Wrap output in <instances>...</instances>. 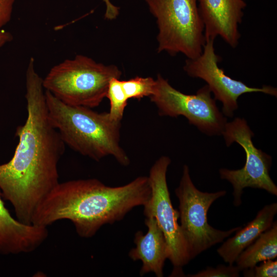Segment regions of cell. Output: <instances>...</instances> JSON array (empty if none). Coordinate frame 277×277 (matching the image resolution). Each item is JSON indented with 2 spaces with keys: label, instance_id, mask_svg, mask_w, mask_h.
Listing matches in <instances>:
<instances>
[{
  "label": "cell",
  "instance_id": "6da1fadb",
  "mask_svg": "<svg viewBox=\"0 0 277 277\" xmlns=\"http://www.w3.org/2000/svg\"><path fill=\"white\" fill-rule=\"evenodd\" d=\"M25 78L27 116L16 128L18 142L12 157L0 165V191L16 218L32 224L37 207L59 183L58 164L65 144L49 120L43 78L32 57Z\"/></svg>",
  "mask_w": 277,
  "mask_h": 277
},
{
  "label": "cell",
  "instance_id": "7a4b0ae2",
  "mask_svg": "<svg viewBox=\"0 0 277 277\" xmlns=\"http://www.w3.org/2000/svg\"><path fill=\"white\" fill-rule=\"evenodd\" d=\"M151 193L146 176L118 187L108 186L96 179L59 182L37 207L31 224L48 227L68 220L80 236L90 238L105 224L120 221L134 208L143 206Z\"/></svg>",
  "mask_w": 277,
  "mask_h": 277
},
{
  "label": "cell",
  "instance_id": "3957f363",
  "mask_svg": "<svg viewBox=\"0 0 277 277\" xmlns=\"http://www.w3.org/2000/svg\"><path fill=\"white\" fill-rule=\"evenodd\" d=\"M45 92L49 120L65 145L97 162L111 156L122 166L130 164L120 145L121 121L112 118L109 112L68 105Z\"/></svg>",
  "mask_w": 277,
  "mask_h": 277
},
{
  "label": "cell",
  "instance_id": "277c9868",
  "mask_svg": "<svg viewBox=\"0 0 277 277\" xmlns=\"http://www.w3.org/2000/svg\"><path fill=\"white\" fill-rule=\"evenodd\" d=\"M121 75L116 66L77 55L52 67L43 79V86L66 104L93 108L106 97L111 79Z\"/></svg>",
  "mask_w": 277,
  "mask_h": 277
},
{
  "label": "cell",
  "instance_id": "5b68a950",
  "mask_svg": "<svg viewBox=\"0 0 277 277\" xmlns=\"http://www.w3.org/2000/svg\"><path fill=\"white\" fill-rule=\"evenodd\" d=\"M145 1L156 19L158 52L181 53L188 59L201 53L205 38L197 0Z\"/></svg>",
  "mask_w": 277,
  "mask_h": 277
},
{
  "label": "cell",
  "instance_id": "8992f818",
  "mask_svg": "<svg viewBox=\"0 0 277 277\" xmlns=\"http://www.w3.org/2000/svg\"><path fill=\"white\" fill-rule=\"evenodd\" d=\"M227 192H203L191 180L189 167L184 165L183 174L175 194L179 202L181 229L186 242L190 260L212 246L222 242L242 226L221 230L208 223L207 212L211 205Z\"/></svg>",
  "mask_w": 277,
  "mask_h": 277
},
{
  "label": "cell",
  "instance_id": "52a82bcc",
  "mask_svg": "<svg viewBox=\"0 0 277 277\" xmlns=\"http://www.w3.org/2000/svg\"><path fill=\"white\" fill-rule=\"evenodd\" d=\"M149 97L156 106L159 115L184 116L189 124L207 135L222 134L227 123L207 85L194 94H186L173 87L159 74Z\"/></svg>",
  "mask_w": 277,
  "mask_h": 277
},
{
  "label": "cell",
  "instance_id": "ba28073f",
  "mask_svg": "<svg viewBox=\"0 0 277 277\" xmlns=\"http://www.w3.org/2000/svg\"><path fill=\"white\" fill-rule=\"evenodd\" d=\"M222 135L227 147L236 143L246 154L243 168L237 170L221 168L219 170L221 179L228 181L232 186L234 206L241 205L243 190L247 187L265 190L276 196L277 187L269 175L272 157L253 145L252 137L254 133L246 121L236 117L227 122Z\"/></svg>",
  "mask_w": 277,
  "mask_h": 277
},
{
  "label": "cell",
  "instance_id": "9c48e42d",
  "mask_svg": "<svg viewBox=\"0 0 277 277\" xmlns=\"http://www.w3.org/2000/svg\"><path fill=\"white\" fill-rule=\"evenodd\" d=\"M170 163V159L164 155L151 167L148 178L151 193L143 206V213L146 217L152 216L156 219L168 245V259L174 268L172 275H181L182 267L191 260L178 223L179 212L172 206L167 183L166 174Z\"/></svg>",
  "mask_w": 277,
  "mask_h": 277
},
{
  "label": "cell",
  "instance_id": "30bf717a",
  "mask_svg": "<svg viewBox=\"0 0 277 277\" xmlns=\"http://www.w3.org/2000/svg\"><path fill=\"white\" fill-rule=\"evenodd\" d=\"M214 41L206 40L201 53L194 58H187L183 69L189 76L201 78L207 83L214 94V98L222 103L225 115L233 116L238 108V100L244 94L262 92L276 96V88L265 85L261 88L251 87L227 75L219 66L221 58L215 52Z\"/></svg>",
  "mask_w": 277,
  "mask_h": 277
},
{
  "label": "cell",
  "instance_id": "8fae6325",
  "mask_svg": "<svg viewBox=\"0 0 277 277\" xmlns=\"http://www.w3.org/2000/svg\"><path fill=\"white\" fill-rule=\"evenodd\" d=\"M246 6L244 0H197L205 41L220 36L235 48L241 36L239 26Z\"/></svg>",
  "mask_w": 277,
  "mask_h": 277
},
{
  "label": "cell",
  "instance_id": "7c38bea8",
  "mask_svg": "<svg viewBox=\"0 0 277 277\" xmlns=\"http://www.w3.org/2000/svg\"><path fill=\"white\" fill-rule=\"evenodd\" d=\"M0 191V254L32 252L48 236L47 227L26 224L14 217L5 207Z\"/></svg>",
  "mask_w": 277,
  "mask_h": 277
},
{
  "label": "cell",
  "instance_id": "4fadbf2b",
  "mask_svg": "<svg viewBox=\"0 0 277 277\" xmlns=\"http://www.w3.org/2000/svg\"><path fill=\"white\" fill-rule=\"evenodd\" d=\"M145 223L147 232L144 234L142 231H137L135 233L134 243L136 246L128 254L133 261H141V276L153 272L157 277H163L165 262L169 256L166 240L154 217H146Z\"/></svg>",
  "mask_w": 277,
  "mask_h": 277
},
{
  "label": "cell",
  "instance_id": "5bb4252c",
  "mask_svg": "<svg viewBox=\"0 0 277 277\" xmlns=\"http://www.w3.org/2000/svg\"><path fill=\"white\" fill-rule=\"evenodd\" d=\"M277 213V203L263 207L255 218L245 227L238 230L217 249V253L224 261L233 265L240 253L252 244L260 235L270 228Z\"/></svg>",
  "mask_w": 277,
  "mask_h": 277
},
{
  "label": "cell",
  "instance_id": "9a60e30c",
  "mask_svg": "<svg viewBox=\"0 0 277 277\" xmlns=\"http://www.w3.org/2000/svg\"><path fill=\"white\" fill-rule=\"evenodd\" d=\"M277 256V222L261 233L239 255L235 263L240 270L252 268L259 263L274 260Z\"/></svg>",
  "mask_w": 277,
  "mask_h": 277
},
{
  "label": "cell",
  "instance_id": "2e32d148",
  "mask_svg": "<svg viewBox=\"0 0 277 277\" xmlns=\"http://www.w3.org/2000/svg\"><path fill=\"white\" fill-rule=\"evenodd\" d=\"M106 97L110 103V115L112 118L121 121L128 99L124 91L122 81L120 78L113 77L111 79Z\"/></svg>",
  "mask_w": 277,
  "mask_h": 277
},
{
  "label": "cell",
  "instance_id": "e0dca14e",
  "mask_svg": "<svg viewBox=\"0 0 277 277\" xmlns=\"http://www.w3.org/2000/svg\"><path fill=\"white\" fill-rule=\"evenodd\" d=\"M155 80L151 77L136 76L126 81H122L124 91L129 100H140L144 97H150L153 93Z\"/></svg>",
  "mask_w": 277,
  "mask_h": 277
},
{
  "label": "cell",
  "instance_id": "ac0fdd59",
  "mask_svg": "<svg viewBox=\"0 0 277 277\" xmlns=\"http://www.w3.org/2000/svg\"><path fill=\"white\" fill-rule=\"evenodd\" d=\"M240 270L235 266L220 264L216 267H208L198 272L188 274L189 277H238Z\"/></svg>",
  "mask_w": 277,
  "mask_h": 277
},
{
  "label": "cell",
  "instance_id": "d6986e66",
  "mask_svg": "<svg viewBox=\"0 0 277 277\" xmlns=\"http://www.w3.org/2000/svg\"><path fill=\"white\" fill-rule=\"evenodd\" d=\"M260 265L244 270L243 275L246 277H276L277 261L269 260L261 262Z\"/></svg>",
  "mask_w": 277,
  "mask_h": 277
},
{
  "label": "cell",
  "instance_id": "ffe728a7",
  "mask_svg": "<svg viewBox=\"0 0 277 277\" xmlns=\"http://www.w3.org/2000/svg\"><path fill=\"white\" fill-rule=\"evenodd\" d=\"M15 0H0V29L11 19Z\"/></svg>",
  "mask_w": 277,
  "mask_h": 277
},
{
  "label": "cell",
  "instance_id": "44dd1931",
  "mask_svg": "<svg viewBox=\"0 0 277 277\" xmlns=\"http://www.w3.org/2000/svg\"><path fill=\"white\" fill-rule=\"evenodd\" d=\"M106 5L105 18L108 20H112L117 17L119 14V8L113 5L110 0H102Z\"/></svg>",
  "mask_w": 277,
  "mask_h": 277
},
{
  "label": "cell",
  "instance_id": "7402d4cb",
  "mask_svg": "<svg viewBox=\"0 0 277 277\" xmlns=\"http://www.w3.org/2000/svg\"><path fill=\"white\" fill-rule=\"evenodd\" d=\"M12 39L11 34L2 28L0 29V48Z\"/></svg>",
  "mask_w": 277,
  "mask_h": 277
}]
</instances>
